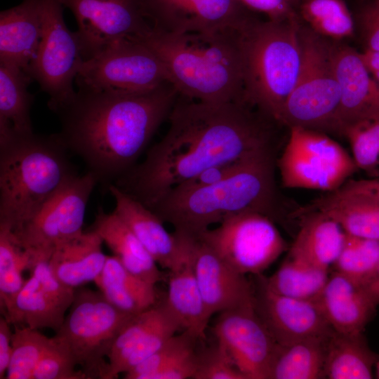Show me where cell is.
<instances>
[{
	"label": "cell",
	"instance_id": "6da1fadb",
	"mask_svg": "<svg viewBox=\"0 0 379 379\" xmlns=\"http://www.w3.org/2000/svg\"><path fill=\"white\" fill-rule=\"evenodd\" d=\"M244 99L206 102L179 94L164 137L115 185L150 208L211 166L272 147L273 121Z\"/></svg>",
	"mask_w": 379,
	"mask_h": 379
},
{
	"label": "cell",
	"instance_id": "7a4b0ae2",
	"mask_svg": "<svg viewBox=\"0 0 379 379\" xmlns=\"http://www.w3.org/2000/svg\"><path fill=\"white\" fill-rule=\"evenodd\" d=\"M179 96L166 82L139 93H107L79 88L58 113L63 146L86 164L98 181L117 180L133 166Z\"/></svg>",
	"mask_w": 379,
	"mask_h": 379
},
{
	"label": "cell",
	"instance_id": "3957f363",
	"mask_svg": "<svg viewBox=\"0 0 379 379\" xmlns=\"http://www.w3.org/2000/svg\"><path fill=\"white\" fill-rule=\"evenodd\" d=\"M134 39L160 59L180 95L206 102L243 98L239 31L171 33L152 27Z\"/></svg>",
	"mask_w": 379,
	"mask_h": 379
},
{
	"label": "cell",
	"instance_id": "277c9868",
	"mask_svg": "<svg viewBox=\"0 0 379 379\" xmlns=\"http://www.w3.org/2000/svg\"><path fill=\"white\" fill-rule=\"evenodd\" d=\"M275 203L271 147L248 157L220 182L188 192L169 191L149 208L175 231L197 236L211 225L241 213L256 212L271 218Z\"/></svg>",
	"mask_w": 379,
	"mask_h": 379
},
{
	"label": "cell",
	"instance_id": "5b68a950",
	"mask_svg": "<svg viewBox=\"0 0 379 379\" xmlns=\"http://www.w3.org/2000/svg\"><path fill=\"white\" fill-rule=\"evenodd\" d=\"M66 150L56 135L0 141V226L20 230L74 175Z\"/></svg>",
	"mask_w": 379,
	"mask_h": 379
},
{
	"label": "cell",
	"instance_id": "8992f818",
	"mask_svg": "<svg viewBox=\"0 0 379 379\" xmlns=\"http://www.w3.org/2000/svg\"><path fill=\"white\" fill-rule=\"evenodd\" d=\"M300 17L284 21L257 18L239 31L243 98L277 122L298 75Z\"/></svg>",
	"mask_w": 379,
	"mask_h": 379
},
{
	"label": "cell",
	"instance_id": "52a82bcc",
	"mask_svg": "<svg viewBox=\"0 0 379 379\" xmlns=\"http://www.w3.org/2000/svg\"><path fill=\"white\" fill-rule=\"evenodd\" d=\"M301 62L297 80L277 122L338 134L337 117L340 88L333 63L334 41L301 23Z\"/></svg>",
	"mask_w": 379,
	"mask_h": 379
},
{
	"label": "cell",
	"instance_id": "ba28073f",
	"mask_svg": "<svg viewBox=\"0 0 379 379\" xmlns=\"http://www.w3.org/2000/svg\"><path fill=\"white\" fill-rule=\"evenodd\" d=\"M132 316L113 305L100 291L79 288L55 335L67 345L88 379H104L113 342Z\"/></svg>",
	"mask_w": 379,
	"mask_h": 379
},
{
	"label": "cell",
	"instance_id": "9c48e42d",
	"mask_svg": "<svg viewBox=\"0 0 379 379\" xmlns=\"http://www.w3.org/2000/svg\"><path fill=\"white\" fill-rule=\"evenodd\" d=\"M289 129L277 161L284 187L331 192L357 169L352 157L324 133L300 127Z\"/></svg>",
	"mask_w": 379,
	"mask_h": 379
},
{
	"label": "cell",
	"instance_id": "30bf717a",
	"mask_svg": "<svg viewBox=\"0 0 379 379\" xmlns=\"http://www.w3.org/2000/svg\"><path fill=\"white\" fill-rule=\"evenodd\" d=\"M40 1L41 37L27 72L48 95V107L58 112L75 97L73 81L84 59L76 32L65 23L60 0Z\"/></svg>",
	"mask_w": 379,
	"mask_h": 379
},
{
	"label": "cell",
	"instance_id": "8fae6325",
	"mask_svg": "<svg viewBox=\"0 0 379 379\" xmlns=\"http://www.w3.org/2000/svg\"><path fill=\"white\" fill-rule=\"evenodd\" d=\"M75 80L79 88L115 93L147 91L170 82L160 59L134 38L116 41L84 60Z\"/></svg>",
	"mask_w": 379,
	"mask_h": 379
},
{
	"label": "cell",
	"instance_id": "7c38bea8",
	"mask_svg": "<svg viewBox=\"0 0 379 379\" xmlns=\"http://www.w3.org/2000/svg\"><path fill=\"white\" fill-rule=\"evenodd\" d=\"M98 182L90 171L69 177L27 222L12 232L18 243L31 255L51 258L57 247L80 235Z\"/></svg>",
	"mask_w": 379,
	"mask_h": 379
},
{
	"label": "cell",
	"instance_id": "4fadbf2b",
	"mask_svg": "<svg viewBox=\"0 0 379 379\" xmlns=\"http://www.w3.org/2000/svg\"><path fill=\"white\" fill-rule=\"evenodd\" d=\"M197 236L231 267L245 275H260L287 248L272 218L256 212L229 216L217 227Z\"/></svg>",
	"mask_w": 379,
	"mask_h": 379
},
{
	"label": "cell",
	"instance_id": "5bb4252c",
	"mask_svg": "<svg viewBox=\"0 0 379 379\" xmlns=\"http://www.w3.org/2000/svg\"><path fill=\"white\" fill-rule=\"evenodd\" d=\"M74 14L82 58L88 60L113 43L138 38L152 27L141 0H60Z\"/></svg>",
	"mask_w": 379,
	"mask_h": 379
},
{
	"label": "cell",
	"instance_id": "9a60e30c",
	"mask_svg": "<svg viewBox=\"0 0 379 379\" xmlns=\"http://www.w3.org/2000/svg\"><path fill=\"white\" fill-rule=\"evenodd\" d=\"M152 27L171 33L239 31L255 18L238 0H141Z\"/></svg>",
	"mask_w": 379,
	"mask_h": 379
},
{
	"label": "cell",
	"instance_id": "2e32d148",
	"mask_svg": "<svg viewBox=\"0 0 379 379\" xmlns=\"http://www.w3.org/2000/svg\"><path fill=\"white\" fill-rule=\"evenodd\" d=\"M213 333L246 379H270L279 344L258 315L254 302L220 312Z\"/></svg>",
	"mask_w": 379,
	"mask_h": 379
},
{
	"label": "cell",
	"instance_id": "e0dca14e",
	"mask_svg": "<svg viewBox=\"0 0 379 379\" xmlns=\"http://www.w3.org/2000/svg\"><path fill=\"white\" fill-rule=\"evenodd\" d=\"M254 291L255 310L275 340L280 345L311 338H328L331 328L315 300L276 294L263 278Z\"/></svg>",
	"mask_w": 379,
	"mask_h": 379
},
{
	"label": "cell",
	"instance_id": "ac0fdd59",
	"mask_svg": "<svg viewBox=\"0 0 379 379\" xmlns=\"http://www.w3.org/2000/svg\"><path fill=\"white\" fill-rule=\"evenodd\" d=\"M333 63L340 88L338 132L354 124L379 119V84L365 65L360 52L334 41Z\"/></svg>",
	"mask_w": 379,
	"mask_h": 379
},
{
	"label": "cell",
	"instance_id": "d6986e66",
	"mask_svg": "<svg viewBox=\"0 0 379 379\" xmlns=\"http://www.w3.org/2000/svg\"><path fill=\"white\" fill-rule=\"evenodd\" d=\"M190 237L195 276L210 317L254 302V291L245 274L227 264L198 236Z\"/></svg>",
	"mask_w": 379,
	"mask_h": 379
},
{
	"label": "cell",
	"instance_id": "ffe728a7",
	"mask_svg": "<svg viewBox=\"0 0 379 379\" xmlns=\"http://www.w3.org/2000/svg\"><path fill=\"white\" fill-rule=\"evenodd\" d=\"M109 190L114 199V212L128 226L147 251L161 267L171 270L180 260L182 244L178 237L170 234L164 222L148 207L115 185Z\"/></svg>",
	"mask_w": 379,
	"mask_h": 379
},
{
	"label": "cell",
	"instance_id": "44dd1931",
	"mask_svg": "<svg viewBox=\"0 0 379 379\" xmlns=\"http://www.w3.org/2000/svg\"><path fill=\"white\" fill-rule=\"evenodd\" d=\"M179 237L182 254L179 262L171 270L168 290L164 300L168 308L180 324L199 340L204 339L210 320L194 273L190 237L174 231Z\"/></svg>",
	"mask_w": 379,
	"mask_h": 379
},
{
	"label": "cell",
	"instance_id": "7402d4cb",
	"mask_svg": "<svg viewBox=\"0 0 379 379\" xmlns=\"http://www.w3.org/2000/svg\"><path fill=\"white\" fill-rule=\"evenodd\" d=\"M314 300L333 331L342 333H363L377 306L363 287L335 271Z\"/></svg>",
	"mask_w": 379,
	"mask_h": 379
},
{
	"label": "cell",
	"instance_id": "603a6c76",
	"mask_svg": "<svg viewBox=\"0 0 379 379\" xmlns=\"http://www.w3.org/2000/svg\"><path fill=\"white\" fill-rule=\"evenodd\" d=\"M42 32L40 0H22L0 14V62L28 72ZM28 73V72H27Z\"/></svg>",
	"mask_w": 379,
	"mask_h": 379
},
{
	"label": "cell",
	"instance_id": "cb8c5ba5",
	"mask_svg": "<svg viewBox=\"0 0 379 379\" xmlns=\"http://www.w3.org/2000/svg\"><path fill=\"white\" fill-rule=\"evenodd\" d=\"M310 211L331 217L347 234L379 241V201L345 184L315 200L306 213Z\"/></svg>",
	"mask_w": 379,
	"mask_h": 379
},
{
	"label": "cell",
	"instance_id": "d4e9b609",
	"mask_svg": "<svg viewBox=\"0 0 379 379\" xmlns=\"http://www.w3.org/2000/svg\"><path fill=\"white\" fill-rule=\"evenodd\" d=\"M103 241L88 230L57 247L49 259L54 275L65 286L74 289L93 281L101 273L107 255Z\"/></svg>",
	"mask_w": 379,
	"mask_h": 379
},
{
	"label": "cell",
	"instance_id": "484cf974",
	"mask_svg": "<svg viewBox=\"0 0 379 379\" xmlns=\"http://www.w3.org/2000/svg\"><path fill=\"white\" fill-rule=\"evenodd\" d=\"M90 230L95 232L122 265L137 277L153 284L162 273L128 226L113 211H98Z\"/></svg>",
	"mask_w": 379,
	"mask_h": 379
},
{
	"label": "cell",
	"instance_id": "4316f807",
	"mask_svg": "<svg viewBox=\"0 0 379 379\" xmlns=\"http://www.w3.org/2000/svg\"><path fill=\"white\" fill-rule=\"evenodd\" d=\"M345 235L335 220L321 212L310 211L300 225L288 256L329 270L340 253Z\"/></svg>",
	"mask_w": 379,
	"mask_h": 379
},
{
	"label": "cell",
	"instance_id": "83f0119b",
	"mask_svg": "<svg viewBox=\"0 0 379 379\" xmlns=\"http://www.w3.org/2000/svg\"><path fill=\"white\" fill-rule=\"evenodd\" d=\"M94 282L109 302L128 314L140 313L157 302L155 284L133 274L114 255L107 257Z\"/></svg>",
	"mask_w": 379,
	"mask_h": 379
},
{
	"label": "cell",
	"instance_id": "f1b7e54d",
	"mask_svg": "<svg viewBox=\"0 0 379 379\" xmlns=\"http://www.w3.org/2000/svg\"><path fill=\"white\" fill-rule=\"evenodd\" d=\"M377 361V354L369 348L362 333L333 331L327 342L325 378H373V368Z\"/></svg>",
	"mask_w": 379,
	"mask_h": 379
},
{
	"label": "cell",
	"instance_id": "f546056e",
	"mask_svg": "<svg viewBox=\"0 0 379 379\" xmlns=\"http://www.w3.org/2000/svg\"><path fill=\"white\" fill-rule=\"evenodd\" d=\"M66 312L30 274L3 316L11 324L34 329L48 328L57 332L64 321Z\"/></svg>",
	"mask_w": 379,
	"mask_h": 379
},
{
	"label": "cell",
	"instance_id": "4dcf8cb0",
	"mask_svg": "<svg viewBox=\"0 0 379 379\" xmlns=\"http://www.w3.org/2000/svg\"><path fill=\"white\" fill-rule=\"evenodd\" d=\"M32 80L24 69L0 62V127L19 135L34 133L30 117L34 97L27 90Z\"/></svg>",
	"mask_w": 379,
	"mask_h": 379
},
{
	"label": "cell",
	"instance_id": "1f68e13d",
	"mask_svg": "<svg viewBox=\"0 0 379 379\" xmlns=\"http://www.w3.org/2000/svg\"><path fill=\"white\" fill-rule=\"evenodd\" d=\"M329 337L279 344L270 379L325 378V359Z\"/></svg>",
	"mask_w": 379,
	"mask_h": 379
},
{
	"label": "cell",
	"instance_id": "d6a6232c",
	"mask_svg": "<svg viewBox=\"0 0 379 379\" xmlns=\"http://www.w3.org/2000/svg\"><path fill=\"white\" fill-rule=\"evenodd\" d=\"M328 277V270L288 256L271 277L263 280L267 288L276 294L314 300Z\"/></svg>",
	"mask_w": 379,
	"mask_h": 379
},
{
	"label": "cell",
	"instance_id": "836d02e7",
	"mask_svg": "<svg viewBox=\"0 0 379 379\" xmlns=\"http://www.w3.org/2000/svg\"><path fill=\"white\" fill-rule=\"evenodd\" d=\"M297 13L318 34L342 41L353 36L355 22L344 0H302Z\"/></svg>",
	"mask_w": 379,
	"mask_h": 379
},
{
	"label": "cell",
	"instance_id": "e575fe53",
	"mask_svg": "<svg viewBox=\"0 0 379 379\" xmlns=\"http://www.w3.org/2000/svg\"><path fill=\"white\" fill-rule=\"evenodd\" d=\"M30 255L17 241L12 232L0 226V307L4 314L11 306L25 280Z\"/></svg>",
	"mask_w": 379,
	"mask_h": 379
},
{
	"label": "cell",
	"instance_id": "d590c367",
	"mask_svg": "<svg viewBox=\"0 0 379 379\" xmlns=\"http://www.w3.org/2000/svg\"><path fill=\"white\" fill-rule=\"evenodd\" d=\"M378 262L379 241L346 234L333 266L335 272L364 288L373 278Z\"/></svg>",
	"mask_w": 379,
	"mask_h": 379
},
{
	"label": "cell",
	"instance_id": "8d00e7d4",
	"mask_svg": "<svg viewBox=\"0 0 379 379\" xmlns=\"http://www.w3.org/2000/svg\"><path fill=\"white\" fill-rule=\"evenodd\" d=\"M164 307V301L133 315L115 338L108 355V366L104 379H115L128 354L142 337L154 325Z\"/></svg>",
	"mask_w": 379,
	"mask_h": 379
},
{
	"label": "cell",
	"instance_id": "74e56055",
	"mask_svg": "<svg viewBox=\"0 0 379 379\" xmlns=\"http://www.w3.org/2000/svg\"><path fill=\"white\" fill-rule=\"evenodd\" d=\"M12 354L7 369V379H33L35 369L47 349L51 338L39 329L14 325Z\"/></svg>",
	"mask_w": 379,
	"mask_h": 379
},
{
	"label": "cell",
	"instance_id": "f35d334b",
	"mask_svg": "<svg viewBox=\"0 0 379 379\" xmlns=\"http://www.w3.org/2000/svg\"><path fill=\"white\" fill-rule=\"evenodd\" d=\"M199 340L187 331L172 336L160 349L124 373L125 379H154L155 375L196 350Z\"/></svg>",
	"mask_w": 379,
	"mask_h": 379
},
{
	"label": "cell",
	"instance_id": "ab89813d",
	"mask_svg": "<svg viewBox=\"0 0 379 379\" xmlns=\"http://www.w3.org/2000/svg\"><path fill=\"white\" fill-rule=\"evenodd\" d=\"M343 135L350 144L357 168L372 177H378L379 119L350 125L345 129Z\"/></svg>",
	"mask_w": 379,
	"mask_h": 379
},
{
	"label": "cell",
	"instance_id": "60d3db41",
	"mask_svg": "<svg viewBox=\"0 0 379 379\" xmlns=\"http://www.w3.org/2000/svg\"><path fill=\"white\" fill-rule=\"evenodd\" d=\"M77 364L67 345L58 336L50 343L40 359L33 379H88Z\"/></svg>",
	"mask_w": 379,
	"mask_h": 379
},
{
	"label": "cell",
	"instance_id": "b9f144b4",
	"mask_svg": "<svg viewBox=\"0 0 379 379\" xmlns=\"http://www.w3.org/2000/svg\"><path fill=\"white\" fill-rule=\"evenodd\" d=\"M164 303L161 317L131 351L122 366L121 373L127 372L145 360L160 349L178 331L181 330L180 324L165 301Z\"/></svg>",
	"mask_w": 379,
	"mask_h": 379
},
{
	"label": "cell",
	"instance_id": "7bdbcfd3",
	"mask_svg": "<svg viewBox=\"0 0 379 379\" xmlns=\"http://www.w3.org/2000/svg\"><path fill=\"white\" fill-rule=\"evenodd\" d=\"M197 352V367L193 379H246L218 342Z\"/></svg>",
	"mask_w": 379,
	"mask_h": 379
},
{
	"label": "cell",
	"instance_id": "ee69618b",
	"mask_svg": "<svg viewBox=\"0 0 379 379\" xmlns=\"http://www.w3.org/2000/svg\"><path fill=\"white\" fill-rule=\"evenodd\" d=\"M248 157L236 161L220 163L208 167L193 178L180 183L170 191L178 192H188L220 182L236 172Z\"/></svg>",
	"mask_w": 379,
	"mask_h": 379
},
{
	"label": "cell",
	"instance_id": "f6af8a7d",
	"mask_svg": "<svg viewBox=\"0 0 379 379\" xmlns=\"http://www.w3.org/2000/svg\"><path fill=\"white\" fill-rule=\"evenodd\" d=\"M357 21L365 49L379 51V6L375 1L359 11Z\"/></svg>",
	"mask_w": 379,
	"mask_h": 379
},
{
	"label": "cell",
	"instance_id": "bcb514c9",
	"mask_svg": "<svg viewBox=\"0 0 379 379\" xmlns=\"http://www.w3.org/2000/svg\"><path fill=\"white\" fill-rule=\"evenodd\" d=\"M253 12L265 14L268 20L284 21L298 16L297 11L286 0H238Z\"/></svg>",
	"mask_w": 379,
	"mask_h": 379
},
{
	"label": "cell",
	"instance_id": "7dc6e473",
	"mask_svg": "<svg viewBox=\"0 0 379 379\" xmlns=\"http://www.w3.org/2000/svg\"><path fill=\"white\" fill-rule=\"evenodd\" d=\"M197 367L196 350L157 374L154 379H193Z\"/></svg>",
	"mask_w": 379,
	"mask_h": 379
},
{
	"label": "cell",
	"instance_id": "c3c4849f",
	"mask_svg": "<svg viewBox=\"0 0 379 379\" xmlns=\"http://www.w3.org/2000/svg\"><path fill=\"white\" fill-rule=\"evenodd\" d=\"M11 323L3 316L0 319V378H5L12 354L13 331Z\"/></svg>",
	"mask_w": 379,
	"mask_h": 379
},
{
	"label": "cell",
	"instance_id": "681fc988",
	"mask_svg": "<svg viewBox=\"0 0 379 379\" xmlns=\"http://www.w3.org/2000/svg\"><path fill=\"white\" fill-rule=\"evenodd\" d=\"M345 185L357 192L379 201V176L370 179L350 180Z\"/></svg>",
	"mask_w": 379,
	"mask_h": 379
},
{
	"label": "cell",
	"instance_id": "f907efd6",
	"mask_svg": "<svg viewBox=\"0 0 379 379\" xmlns=\"http://www.w3.org/2000/svg\"><path fill=\"white\" fill-rule=\"evenodd\" d=\"M361 58L368 71L379 84V51L364 50L360 53Z\"/></svg>",
	"mask_w": 379,
	"mask_h": 379
},
{
	"label": "cell",
	"instance_id": "816d5d0a",
	"mask_svg": "<svg viewBox=\"0 0 379 379\" xmlns=\"http://www.w3.org/2000/svg\"><path fill=\"white\" fill-rule=\"evenodd\" d=\"M364 290L372 301L376 305H379V262L373 278L364 287Z\"/></svg>",
	"mask_w": 379,
	"mask_h": 379
},
{
	"label": "cell",
	"instance_id": "f5cc1de1",
	"mask_svg": "<svg viewBox=\"0 0 379 379\" xmlns=\"http://www.w3.org/2000/svg\"><path fill=\"white\" fill-rule=\"evenodd\" d=\"M296 11L302 0H286Z\"/></svg>",
	"mask_w": 379,
	"mask_h": 379
},
{
	"label": "cell",
	"instance_id": "db71d44e",
	"mask_svg": "<svg viewBox=\"0 0 379 379\" xmlns=\"http://www.w3.org/2000/svg\"><path fill=\"white\" fill-rule=\"evenodd\" d=\"M377 365H378V366H377V369H378V378H379V361L377 363Z\"/></svg>",
	"mask_w": 379,
	"mask_h": 379
},
{
	"label": "cell",
	"instance_id": "11a10c76",
	"mask_svg": "<svg viewBox=\"0 0 379 379\" xmlns=\"http://www.w3.org/2000/svg\"><path fill=\"white\" fill-rule=\"evenodd\" d=\"M375 3L379 6V0H374Z\"/></svg>",
	"mask_w": 379,
	"mask_h": 379
}]
</instances>
